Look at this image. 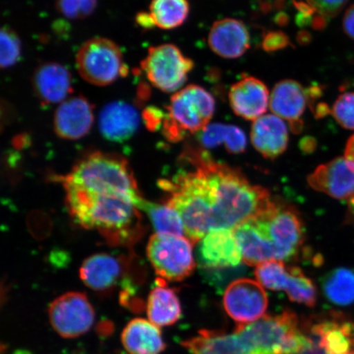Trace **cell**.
<instances>
[{"label":"cell","instance_id":"1","mask_svg":"<svg viewBox=\"0 0 354 354\" xmlns=\"http://www.w3.org/2000/svg\"><path fill=\"white\" fill-rule=\"evenodd\" d=\"M184 157L194 171L159 185L170 194L167 203L179 212L193 245L212 231L233 230L272 206L267 189L252 185L240 171L214 161L205 150L190 147Z\"/></svg>","mask_w":354,"mask_h":354},{"label":"cell","instance_id":"2","mask_svg":"<svg viewBox=\"0 0 354 354\" xmlns=\"http://www.w3.org/2000/svg\"><path fill=\"white\" fill-rule=\"evenodd\" d=\"M71 216L82 227L95 229L111 245L136 242L143 233L139 202L119 194H96L65 189Z\"/></svg>","mask_w":354,"mask_h":354},{"label":"cell","instance_id":"3","mask_svg":"<svg viewBox=\"0 0 354 354\" xmlns=\"http://www.w3.org/2000/svg\"><path fill=\"white\" fill-rule=\"evenodd\" d=\"M59 180L65 189L119 194L135 199L141 205L145 202L129 165L120 155L102 152L88 154Z\"/></svg>","mask_w":354,"mask_h":354},{"label":"cell","instance_id":"4","mask_svg":"<svg viewBox=\"0 0 354 354\" xmlns=\"http://www.w3.org/2000/svg\"><path fill=\"white\" fill-rule=\"evenodd\" d=\"M253 218L272 248L276 261L283 262L298 254L303 245L304 230L295 210L273 203Z\"/></svg>","mask_w":354,"mask_h":354},{"label":"cell","instance_id":"5","mask_svg":"<svg viewBox=\"0 0 354 354\" xmlns=\"http://www.w3.org/2000/svg\"><path fill=\"white\" fill-rule=\"evenodd\" d=\"M76 62L81 77L95 86L110 85L127 73L120 48L106 38H93L83 44Z\"/></svg>","mask_w":354,"mask_h":354},{"label":"cell","instance_id":"6","mask_svg":"<svg viewBox=\"0 0 354 354\" xmlns=\"http://www.w3.org/2000/svg\"><path fill=\"white\" fill-rule=\"evenodd\" d=\"M148 258L163 280L180 281L196 268L193 243L185 236L155 234L147 246Z\"/></svg>","mask_w":354,"mask_h":354},{"label":"cell","instance_id":"7","mask_svg":"<svg viewBox=\"0 0 354 354\" xmlns=\"http://www.w3.org/2000/svg\"><path fill=\"white\" fill-rule=\"evenodd\" d=\"M194 66V62L171 44L149 48L141 64L149 81L163 92L179 90Z\"/></svg>","mask_w":354,"mask_h":354},{"label":"cell","instance_id":"8","mask_svg":"<svg viewBox=\"0 0 354 354\" xmlns=\"http://www.w3.org/2000/svg\"><path fill=\"white\" fill-rule=\"evenodd\" d=\"M255 276L268 289L286 291L292 302L308 307L316 304V287L299 268L286 267L281 261H268L257 266Z\"/></svg>","mask_w":354,"mask_h":354},{"label":"cell","instance_id":"9","mask_svg":"<svg viewBox=\"0 0 354 354\" xmlns=\"http://www.w3.org/2000/svg\"><path fill=\"white\" fill-rule=\"evenodd\" d=\"M48 317L57 334L72 339L91 328L95 313L85 294L69 292L53 301L48 308Z\"/></svg>","mask_w":354,"mask_h":354},{"label":"cell","instance_id":"10","mask_svg":"<svg viewBox=\"0 0 354 354\" xmlns=\"http://www.w3.org/2000/svg\"><path fill=\"white\" fill-rule=\"evenodd\" d=\"M171 117L185 131H202L209 126L215 111V100L205 88L190 85L172 95L168 106Z\"/></svg>","mask_w":354,"mask_h":354},{"label":"cell","instance_id":"11","mask_svg":"<svg viewBox=\"0 0 354 354\" xmlns=\"http://www.w3.org/2000/svg\"><path fill=\"white\" fill-rule=\"evenodd\" d=\"M223 304L225 312L238 325H246L265 316L268 299L260 283L242 278L231 283L225 290Z\"/></svg>","mask_w":354,"mask_h":354},{"label":"cell","instance_id":"12","mask_svg":"<svg viewBox=\"0 0 354 354\" xmlns=\"http://www.w3.org/2000/svg\"><path fill=\"white\" fill-rule=\"evenodd\" d=\"M94 114L90 102L82 96L69 97L57 108L54 127L60 138L75 140L90 132Z\"/></svg>","mask_w":354,"mask_h":354},{"label":"cell","instance_id":"13","mask_svg":"<svg viewBox=\"0 0 354 354\" xmlns=\"http://www.w3.org/2000/svg\"><path fill=\"white\" fill-rule=\"evenodd\" d=\"M199 259L203 267L223 269L236 267L241 263L242 253L233 230H215L202 239Z\"/></svg>","mask_w":354,"mask_h":354},{"label":"cell","instance_id":"14","mask_svg":"<svg viewBox=\"0 0 354 354\" xmlns=\"http://www.w3.org/2000/svg\"><path fill=\"white\" fill-rule=\"evenodd\" d=\"M313 339L326 354H354V321L332 313L311 327Z\"/></svg>","mask_w":354,"mask_h":354},{"label":"cell","instance_id":"15","mask_svg":"<svg viewBox=\"0 0 354 354\" xmlns=\"http://www.w3.org/2000/svg\"><path fill=\"white\" fill-rule=\"evenodd\" d=\"M308 184L317 192L338 199L354 197V171L339 157L317 168L308 176Z\"/></svg>","mask_w":354,"mask_h":354},{"label":"cell","instance_id":"16","mask_svg":"<svg viewBox=\"0 0 354 354\" xmlns=\"http://www.w3.org/2000/svg\"><path fill=\"white\" fill-rule=\"evenodd\" d=\"M308 104L306 90L293 80H284L274 86L270 97V109L277 117L290 123V130L299 134L304 122L301 116Z\"/></svg>","mask_w":354,"mask_h":354},{"label":"cell","instance_id":"17","mask_svg":"<svg viewBox=\"0 0 354 354\" xmlns=\"http://www.w3.org/2000/svg\"><path fill=\"white\" fill-rule=\"evenodd\" d=\"M229 101L237 116L245 120L255 121L267 112L269 91L260 80L247 77L232 86Z\"/></svg>","mask_w":354,"mask_h":354},{"label":"cell","instance_id":"18","mask_svg":"<svg viewBox=\"0 0 354 354\" xmlns=\"http://www.w3.org/2000/svg\"><path fill=\"white\" fill-rule=\"evenodd\" d=\"M209 47L224 59H237L249 50L250 37L240 20L225 19L214 22L209 35Z\"/></svg>","mask_w":354,"mask_h":354},{"label":"cell","instance_id":"19","mask_svg":"<svg viewBox=\"0 0 354 354\" xmlns=\"http://www.w3.org/2000/svg\"><path fill=\"white\" fill-rule=\"evenodd\" d=\"M32 85L35 95L43 104H61L72 91V77L64 66L46 63L35 69Z\"/></svg>","mask_w":354,"mask_h":354},{"label":"cell","instance_id":"20","mask_svg":"<svg viewBox=\"0 0 354 354\" xmlns=\"http://www.w3.org/2000/svg\"><path fill=\"white\" fill-rule=\"evenodd\" d=\"M139 125V113L125 102L116 101L106 105L100 115L102 135L113 142H123L130 139Z\"/></svg>","mask_w":354,"mask_h":354},{"label":"cell","instance_id":"21","mask_svg":"<svg viewBox=\"0 0 354 354\" xmlns=\"http://www.w3.org/2000/svg\"><path fill=\"white\" fill-rule=\"evenodd\" d=\"M251 141L267 158H276L286 151L289 135L284 122L277 115L268 114L254 121Z\"/></svg>","mask_w":354,"mask_h":354},{"label":"cell","instance_id":"22","mask_svg":"<svg viewBox=\"0 0 354 354\" xmlns=\"http://www.w3.org/2000/svg\"><path fill=\"white\" fill-rule=\"evenodd\" d=\"M192 354H254L240 332L227 334L218 330H202L196 337L183 342Z\"/></svg>","mask_w":354,"mask_h":354},{"label":"cell","instance_id":"23","mask_svg":"<svg viewBox=\"0 0 354 354\" xmlns=\"http://www.w3.org/2000/svg\"><path fill=\"white\" fill-rule=\"evenodd\" d=\"M124 264L125 263L113 255H93L82 265L80 277L91 290H108L116 286L125 269Z\"/></svg>","mask_w":354,"mask_h":354},{"label":"cell","instance_id":"24","mask_svg":"<svg viewBox=\"0 0 354 354\" xmlns=\"http://www.w3.org/2000/svg\"><path fill=\"white\" fill-rule=\"evenodd\" d=\"M122 342L129 354H159L166 348L158 326L143 318L128 323L122 331Z\"/></svg>","mask_w":354,"mask_h":354},{"label":"cell","instance_id":"25","mask_svg":"<svg viewBox=\"0 0 354 354\" xmlns=\"http://www.w3.org/2000/svg\"><path fill=\"white\" fill-rule=\"evenodd\" d=\"M157 282V286L149 295L148 317L155 326H169L181 317L180 300L176 291L166 286L165 280L159 277Z\"/></svg>","mask_w":354,"mask_h":354},{"label":"cell","instance_id":"26","mask_svg":"<svg viewBox=\"0 0 354 354\" xmlns=\"http://www.w3.org/2000/svg\"><path fill=\"white\" fill-rule=\"evenodd\" d=\"M199 140L207 148H215L224 144L227 151L240 153L246 148V136L240 128L233 125L215 123L201 131Z\"/></svg>","mask_w":354,"mask_h":354},{"label":"cell","instance_id":"27","mask_svg":"<svg viewBox=\"0 0 354 354\" xmlns=\"http://www.w3.org/2000/svg\"><path fill=\"white\" fill-rule=\"evenodd\" d=\"M322 290L332 304L349 306L354 304V272L347 268L333 270L323 278Z\"/></svg>","mask_w":354,"mask_h":354},{"label":"cell","instance_id":"28","mask_svg":"<svg viewBox=\"0 0 354 354\" xmlns=\"http://www.w3.org/2000/svg\"><path fill=\"white\" fill-rule=\"evenodd\" d=\"M189 12L188 0H152L149 12L154 26L165 30L183 25Z\"/></svg>","mask_w":354,"mask_h":354},{"label":"cell","instance_id":"29","mask_svg":"<svg viewBox=\"0 0 354 354\" xmlns=\"http://www.w3.org/2000/svg\"><path fill=\"white\" fill-rule=\"evenodd\" d=\"M140 210L148 214L156 234L185 236L183 218L179 212L167 203L160 205L145 201Z\"/></svg>","mask_w":354,"mask_h":354},{"label":"cell","instance_id":"30","mask_svg":"<svg viewBox=\"0 0 354 354\" xmlns=\"http://www.w3.org/2000/svg\"><path fill=\"white\" fill-rule=\"evenodd\" d=\"M21 55V41L15 30L4 26L0 34V65L8 68L19 61Z\"/></svg>","mask_w":354,"mask_h":354},{"label":"cell","instance_id":"31","mask_svg":"<svg viewBox=\"0 0 354 354\" xmlns=\"http://www.w3.org/2000/svg\"><path fill=\"white\" fill-rule=\"evenodd\" d=\"M57 10L66 19H83L92 15L97 7V0H55Z\"/></svg>","mask_w":354,"mask_h":354},{"label":"cell","instance_id":"32","mask_svg":"<svg viewBox=\"0 0 354 354\" xmlns=\"http://www.w3.org/2000/svg\"><path fill=\"white\" fill-rule=\"evenodd\" d=\"M331 113L340 126L348 130H354V91L344 93L338 97Z\"/></svg>","mask_w":354,"mask_h":354},{"label":"cell","instance_id":"33","mask_svg":"<svg viewBox=\"0 0 354 354\" xmlns=\"http://www.w3.org/2000/svg\"><path fill=\"white\" fill-rule=\"evenodd\" d=\"M348 0H307V3L316 10L317 15L327 19L336 17L346 6Z\"/></svg>","mask_w":354,"mask_h":354},{"label":"cell","instance_id":"34","mask_svg":"<svg viewBox=\"0 0 354 354\" xmlns=\"http://www.w3.org/2000/svg\"><path fill=\"white\" fill-rule=\"evenodd\" d=\"M290 41L288 35L281 30H272L264 35L263 48L266 52L273 53L284 50L289 46Z\"/></svg>","mask_w":354,"mask_h":354},{"label":"cell","instance_id":"35","mask_svg":"<svg viewBox=\"0 0 354 354\" xmlns=\"http://www.w3.org/2000/svg\"><path fill=\"white\" fill-rule=\"evenodd\" d=\"M163 134L168 140L177 142L184 138L187 131H184L174 119L167 116L163 120Z\"/></svg>","mask_w":354,"mask_h":354},{"label":"cell","instance_id":"36","mask_svg":"<svg viewBox=\"0 0 354 354\" xmlns=\"http://www.w3.org/2000/svg\"><path fill=\"white\" fill-rule=\"evenodd\" d=\"M143 117L145 125L150 131L157 130L159 126L161 125L162 121L165 120V114L156 108L146 109Z\"/></svg>","mask_w":354,"mask_h":354},{"label":"cell","instance_id":"37","mask_svg":"<svg viewBox=\"0 0 354 354\" xmlns=\"http://www.w3.org/2000/svg\"><path fill=\"white\" fill-rule=\"evenodd\" d=\"M343 30L345 34L354 41V3L344 13Z\"/></svg>","mask_w":354,"mask_h":354},{"label":"cell","instance_id":"38","mask_svg":"<svg viewBox=\"0 0 354 354\" xmlns=\"http://www.w3.org/2000/svg\"><path fill=\"white\" fill-rule=\"evenodd\" d=\"M344 158L349 167L354 171V135L348 140L346 148H345Z\"/></svg>","mask_w":354,"mask_h":354},{"label":"cell","instance_id":"39","mask_svg":"<svg viewBox=\"0 0 354 354\" xmlns=\"http://www.w3.org/2000/svg\"><path fill=\"white\" fill-rule=\"evenodd\" d=\"M311 110L316 118H323L331 113V109L326 103H318Z\"/></svg>","mask_w":354,"mask_h":354},{"label":"cell","instance_id":"40","mask_svg":"<svg viewBox=\"0 0 354 354\" xmlns=\"http://www.w3.org/2000/svg\"><path fill=\"white\" fill-rule=\"evenodd\" d=\"M136 21L144 28H151L154 26L151 17L149 12H140L136 16Z\"/></svg>","mask_w":354,"mask_h":354},{"label":"cell","instance_id":"41","mask_svg":"<svg viewBox=\"0 0 354 354\" xmlns=\"http://www.w3.org/2000/svg\"><path fill=\"white\" fill-rule=\"evenodd\" d=\"M327 24H328V21H327L326 17L317 15L313 16L311 26L313 29L321 30L326 28Z\"/></svg>","mask_w":354,"mask_h":354},{"label":"cell","instance_id":"42","mask_svg":"<svg viewBox=\"0 0 354 354\" xmlns=\"http://www.w3.org/2000/svg\"><path fill=\"white\" fill-rule=\"evenodd\" d=\"M301 145H302V149L305 151H312V150L315 149L316 142L315 140L306 137V138L301 141Z\"/></svg>","mask_w":354,"mask_h":354},{"label":"cell","instance_id":"43","mask_svg":"<svg viewBox=\"0 0 354 354\" xmlns=\"http://www.w3.org/2000/svg\"><path fill=\"white\" fill-rule=\"evenodd\" d=\"M311 35L308 32H305V30H303V32H300L298 34L297 41L300 44H303V46H306V44L311 41Z\"/></svg>","mask_w":354,"mask_h":354},{"label":"cell","instance_id":"44","mask_svg":"<svg viewBox=\"0 0 354 354\" xmlns=\"http://www.w3.org/2000/svg\"><path fill=\"white\" fill-rule=\"evenodd\" d=\"M298 354H326V353L322 351V349H321L319 347H318V345L315 342V343H314V344L313 345L312 347H310V348H307L306 351L301 352Z\"/></svg>","mask_w":354,"mask_h":354},{"label":"cell","instance_id":"45","mask_svg":"<svg viewBox=\"0 0 354 354\" xmlns=\"http://www.w3.org/2000/svg\"><path fill=\"white\" fill-rule=\"evenodd\" d=\"M288 21H289V19L285 13H280L276 17V22L278 25L285 26L288 24Z\"/></svg>","mask_w":354,"mask_h":354}]
</instances>
